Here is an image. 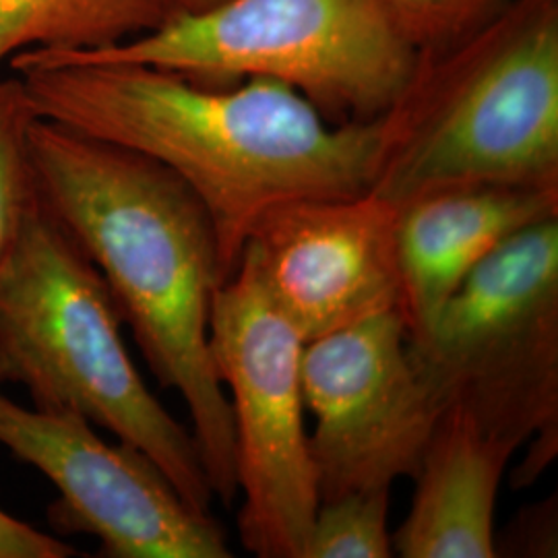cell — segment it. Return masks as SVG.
<instances>
[{"instance_id": "6da1fadb", "label": "cell", "mask_w": 558, "mask_h": 558, "mask_svg": "<svg viewBox=\"0 0 558 558\" xmlns=\"http://www.w3.org/2000/svg\"><path fill=\"white\" fill-rule=\"evenodd\" d=\"M9 62L41 119L170 168L205 205L226 279L265 216L371 193L377 177L383 119L331 122L279 81L203 85L147 64L44 50Z\"/></svg>"}, {"instance_id": "7a4b0ae2", "label": "cell", "mask_w": 558, "mask_h": 558, "mask_svg": "<svg viewBox=\"0 0 558 558\" xmlns=\"http://www.w3.org/2000/svg\"><path fill=\"white\" fill-rule=\"evenodd\" d=\"M29 161L46 205L96 263L161 387L186 403L214 497H239L232 412L209 348L226 281L199 197L163 163L36 117Z\"/></svg>"}, {"instance_id": "3957f363", "label": "cell", "mask_w": 558, "mask_h": 558, "mask_svg": "<svg viewBox=\"0 0 558 558\" xmlns=\"http://www.w3.org/2000/svg\"><path fill=\"white\" fill-rule=\"evenodd\" d=\"M380 119L371 193L396 207L461 184H558V0H509L420 52Z\"/></svg>"}, {"instance_id": "277c9868", "label": "cell", "mask_w": 558, "mask_h": 558, "mask_svg": "<svg viewBox=\"0 0 558 558\" xmlns=\"http://www.w3.org/2000/svg\"><path fill=\"white\" fill-rule=\"evenodd\" d=\"M117 302L38 189L0 257V387L41 412H73L137 447L201 513L216 500L193 430L149 391L126 352Z\"/></svg>"}, {"instance_id": "5b68a950", "label": "cell", "mask_w": 558, "mask_h": 558, "mask_svg": "<svg viewBox=\"0 0 558 558\" xmlns=\"http://www.w3.org/2000/svg\"><path fill=\"white\" fill-rule=\"evenodd\" d=\"M52 54L147 64L203 85L279 81L331 122L380 119L420 60L380 0H223L108 48Z\"/></svg>"}, {"instance_id": "8992f818", "label": "cell", "mask_w": 558, "mask_h": 558, "mask_svg": "<svg viewBox=\"0 0 558 558\" xmlns=\"http://www.w3.org/2000/svg\"><path fill=\"white\" fill-rule=\"evenodd\" d=\"M408 350L440 410L458 408L518 451L534 480L557 453L558 218L505 240L416 333Z\"/></svg>"}, {"instance_id": "52a82bcc", "label": "cell", "mask_w": 558, "mask_h": 558, "mask_svg": "<svg viewBox=\"0 0 558 558\" xmlns=\"http://www.w3.org/2000/svg\"><path fill=\"white\" fill-rule=\"evenodd\" d=\"M209 348L232 412L239 538L259 558H302L320 505L304 422V341L246 257L216 292Z\"/></svg>"}, {"instance_id": "ba28073f", "label": "cell", "mask_w": 558, "mask_h": 558, "mask_svg": "<svg viewBox=\"0 0 558 558\" xmlns=\"http://www.w3.org/2000/svg\"><path fill=\"white\" fill-rule=\"evenodd\" d=\"M0 445L57 486V536L87 534L108 558L234 557L220 521L182 499L154 459L101 439L80 414L23 408L0 387Z\"/></svg>"}, {"instance_id": "9c48e42d", "label": "cell", "mask_w": 558, "mask_h": 558, "mask_svg": "<svg viewBox=\"0 0 558 558\" xmlns=\"http://www.w3.org/2000/svg\"><path fill=\"white\" fill-rule=\"evenodd\" d=\"M300 377L320 502L416 474L442 410L420 379L399 311L306 341Z\"/></svg>"}, {"instance_id": "30bf717a", "label": "cell", "mask_w": 558, "mask_h": 558, "mask_svg": "<svg viewBox=\"0 0 558 558\" xmlns=\"http://www.w3.org/2000/svg\"><path fill=\"white\" fill-rule=\"evenodd\" d=\"M242 257L304 343L401 306L398 207L373 193L278 207Z\"/></svg>"}, {"instance_id": "8fae6325", "label": "cell", "mask_w": 558, "mask_h": 558, "mask_svg": "<svg viewBox=\"0 0 558 558\" xmlns=\"http://www.w3.org/2000/svg\"><path fill=\"white\" fill-rule=\"evenodd\" d=\"M550 218H558V184H461L399 205V313L408 333L424 329L505 240Z\"/></svg>"}, {"instance_id": "7c38bea8", "label": "cell", "mask_w": 558, "mask_h": 558, "mask_svg": "<svg viewBox=\"0 0 558 558\" xmlns=\"http://www.w3.org/2000/svg\"><path fill=\"white\" fill-rule=\"evenodd\" d=\"M515 453L465 412L442 410L412 476L410 513L393 534L399 557H497L495 511L502 474Z\"/></svg>"}, {"instance_id": "4fadbf2b", "label": "cell", "mask_w": 558, "mask_h": 558, "mask_svg": "<svg viewBox=\"0 0 558 558\" xmlns=\"http://www.w3.org/2000/svg\"><path fill=\"white\" fill-rule=\"evenodd\" d=\"M166 17L158 0H0V62L29 50H100Z\"/></svg>"}, {"instance_id": "5bb4252c", "label": "cell", "mask_w": 558, "mask_h": 558, "mask_svg": "<svg viewBox=\"0 0 558 558\" xmlns=\"http://www.w3.org/2000/svg\"><path fill=\"white\" fill-rule=\"evenodd\" d=\"M391 488H364L323 500L302 558L393 557Z\"/></svg>"}, {"instance_id": "9a60e30c", "label": "cell", "mask_w": 558, "mask_h": 558, "mask_svg": "<svg viewBox=\"0 0 558 558\" xmlns=\"http://www.w3.org/2000/svg\"><path fill=\"white\" fill-rule=\"evenodd\" d=\"M36 117L21 80L0 81V257L36 191L27 145Z\"/></svg>"}, {"instance_id": "2e32d148", "label": "cell", "mask_w": 558, "mask_h": 558, "mask_svg": "<svg viewBox=\"0 0 558 558\" xmlns=\"http://www.w3.org/2000/svg\"><path fill=\"white\" fill-rule=\"evenodd\" d=\"M509 0H380L418 52L458 40Z\"/></svg>"}, {"instance_id": "e0dca14e", "label": "cell", "mask_w": 558, "mask_h": 558, "mask_svg": "<svg viewBox=\"0 0 558 558\" xmlns=\"http://www.w3.org/2000/svg\"><path fill=\"white\" fill-rule=\"evenodd\" d=\"M75 546L0 509V558H71Z\"/></svg>"}, {"instance_id": "ac0fdd59", "label": "cell", "mask_w": 558, "mask_h": 558, "mask_svg": "<svg viewBox=\"0 0 558 558\" xmlns=\"http://www.w3.org/2000/svg\"><path fill=\"white\" fill-rule=\"evenodd\" d=\"M161 9L170 15H180V13H197V11H205L214 4H220L223 0H158Z\"/></svg>"}]
</instances>
